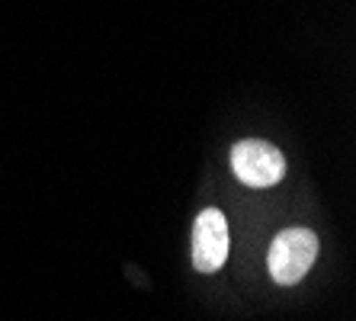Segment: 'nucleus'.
Segmentation results:
<instances>
[{
	"label": "nucleus",
	"mask_w": 356,
	"mask_h": 321,
	"mask_svg": "<svg viewBox=\"0 0 356 321\" xmlns=\"http://www.w3.org/2000/svg\"><path fill=\"white\" fill-rule=\"evenodd\" d=\"M318 257V235L312 228H286L270 244L266 267L280 286H296Z\"/></svg>",
	"instance_id": "nucleus-1"
},
{
	"label": "nucleus",
	"mask_w": 356,
	"mask_h": 321,
	"mask_svg": "<svg viewBox=\"0 0 356 321\" xmlns=\"http://www.w3.org/2000/svg\"><path fill=\"white\" fill-rule=\"evenodd\" d=\"M232 171L244 187H276L286 177V157L276 145L260 139H244L232 148Z\"/></svg>",
	"instance_id": "nucleus-2"
},
{
	"label": "nucleus",
	"mask_w": 356,
	"mask_h": 321,
	"mask_svg": "<svg viewBox=\"0 0 356 321\" xmlns=\"http://www.w3.org/2000/svg\"><path fill=\"white\" fill-rule=\"evenodd\" d=\"M228 260V219L218 209H202L193 225V267L216 273Z\"/></svg>",
	"instance_id": "nucleus-3"
}]
</instances>
